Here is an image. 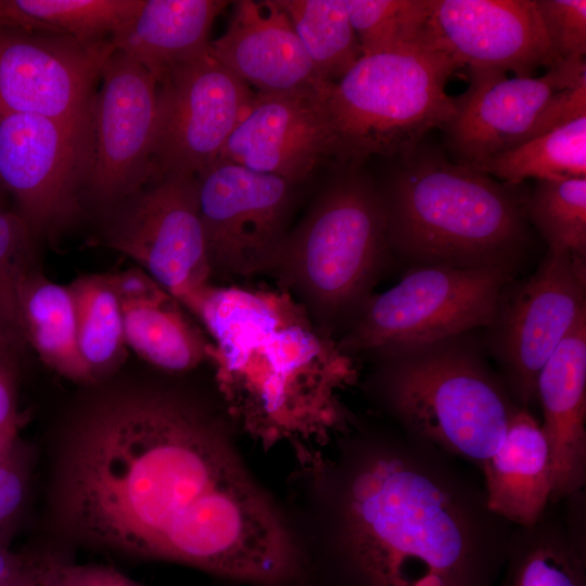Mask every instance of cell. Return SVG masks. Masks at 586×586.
<instances>
[{"label": "cell", "instance_id": "9", "mask_svg": "<svg viewBox=\"0 0 586 586\" xmlns=\"http://www.w3.org/2000/svg\"><path fill=\"white\" fill-rule=\"evenodd\" d=\"M515 277L502 268H410L396 285L369 298L337 345L357 359L484 329L501 289Z\"/></svg>", "mask_w": 586, "mask_h": 586}, {"label": "cell", "instance_id": "41", "mask_svg": "<svg viewBox=\"0 0 586 586\" xmlns=\"http://www.w3.org/2000/svg\"><path fill=\"white\" fill-rule=\"evenodd\" d=\"M15 342L0 330V351L12 352Z\"/></svg>", "mask_w": 586, "mask_h": 586}, {"label": "cell", "instance_id": "29", "mask_svg": "<svg viewBox=\"0 0 586 586\" xmlns=\"http://www.w3.org/2000/svg\"><path fill=\"white\" fill-rule=\"evenodd\" d=\"M277 1L323 82H336L362 56L344 0Z\"/></svg>", "mask_w": 586, "mask_h": 586}, {"label": "cell", "instance_id": "31", "mask_svg": "<svg viewBox=\"0 0 586 586\" xmlns=\"http://www.w3.org/2000/svg\"><path fill=\"white\" fill-rule=\"evenodd\" d=\"M362 56L385 53L423 37L433 0H344Z\"/></svg>", "mask_w": 586, "mask_h": 586}, {"label": "cell", "instance_id": "8", "mask_svg": "<svg viewBox=\"0 0 586 586\" xmlns=\"http://www.w3.org/2000/svg\"><path fill=\"white\" fill-rule=\"evenodd\" d=\"M469 87L454 97L442 128L454 162L472 166L586 116V65L568 60L538 77L469 68Z\"/></svg>", "mask_w": 586, "mask_h": 586}, {"label": "cell", "instance_id": "40", "mask_svg": "<svg viewBox=\"0 0 586 586\" xmlns=\"http://www.w3.org/2000/svg\"><path fill=\"white\" fill-rule=\"evenodd\" d=\"M10 586H34V575L29 553H23L22 566Z\"/></svg>", "mask_w": 586, "mask_h": 586}, {"label": "cell", "instance_id": "25", "mask_svg": "<svg viewBox=\"0 0 586 586\" xmlns=\"http://www.w3.org/2000/svg\"><path fill=\"white\" fill-rule=\"evenodd\" d=\"M22 335L52 370L75 382L90 384L78 341L75 302L69 285L28 269L18 288Z\"/></svg>", "mask_w": 586, "mask_h": 586}, {"label": "cell", "instance_id": "20", "mask_svg": "<svg viewBox=\"0 0 586 586\" xmlns=\"http://www.w3.org/2000/svg\"><path fill=\"white\" fill-rule=\"evenodd\" d=\"M536 398L556 502L586 487V309L540 369Z\"/></svg>", "mask_w": 586, "mask_h": 586}, {"label": "cell", "instance_id": "23", "mask_svg": "<svg viewBox=\"0 0 586 586\" xmlns=\"http://www.w3.org/2000/svg\"><path fill=\"white\" fill-rule=\"evenodd\" d=\"M488 508L515 526H531L549 504L550 454L540 423L520 407L481 470Z\"/></svg>", "mask_w": 586, "mask_h": 586}, {"label": "cell", "instance_id": "15", "mask_svg": "<svg viewBox=\"0 0 586 586\" xmlns=\"http://www.w3.org/2000/svg\"><path fill=\"white\" fill-rule=\"evenodd\" d=\"M111 39L81 41L0 25V117L43 116L92 129Z\"/></svg>", "mask_w": 586, "mask_h": 586}, {"label": "cell", "instance_id": "14", "mask_svg": "<svg viewBox=\"0 0 586 586\" xmlns=\"http://www.w3.org/2000/svg\"><path fill=\"white\" fill-rule=\"evenodd\" d=\"M156 84L153 179L196 177L218 157L255 91L209 52L173 67Z\"/></svg>", "mask_w": 586, "mask_h": 586}, {"label": "cell", "instance_id": "39", "mask_svg": "<svg viewBox=\"0 0 586 586\" xmlns=\"http://www.w3.org/2000/svg\"><path fill=\"white\" fill-rule=\"evenodd\" d=\"M18 428L0 429V462L5 459L18 443Z\"/></svg>", "mask_w": 586, "mask_h": 586}, {"label": "cell", "instance_id": "28", "mask_svg": "<svg viewBox=\"0 0 586 586\" xmlns=\"http://www.w3.org/2000/svg\"><path fill=\"white\" fill-rule=\"evenodd\" d=\"M468 167L511 184H520L527 178L536 180L585 178L586 116Z\"/></svg>", "mask_w": 586, "mask_h": 586}, {"label": "cell", "instance_id": "36", "mask_svg": "<svg viewBox=\"0 0 586 586\" xmlns=\"http://www.w3.org/2000/svg\"><path fill=\"white\" fill-rule=\"evenodd\" d=\"M66 582L67 586H139L112 568L72 562L66 568Z\"/></svg>", "mask_w": 586, "mask_h": 586}, {"label": "cell", "instance_id": "35", "mask_svg": "<svg viewBox=\"0 0 586 586\" xmlns=\"http://www.w3.org/2000/svg\"><path fill=\"white\" fill-rule=\"evenodd\" d=\"M11 353L0 351V429H20L23 422L17 411L16 372Z\"/></svg>", "mask_w": 586, "mask_h": 586}, {"label": "cell", "instance_id": "6", "mask_svg": "<svg viewBox=\"0 0 586 586\" xmlns=\"http://www.w3.org/2000/svg\"><path fill=\"white\" fill-rule=\"evenodd\" d=\"M392 259L378 183L345 165L290 229L268 276L337 340Z\"/></svg>", "mask_w": 586, "mask_h": 586}, {"label": "cell", "instance_id": "12", "mask_svg": "<svg viewBox=\"0 0 586 586\" xmlns=\"http://www.w3.org/2000/svg\"><path fill=\"white\" fill-rule=\"evenodd\" d=\"M196 181L213 276L268 275L290 231L300 186L224 160L211 163Z\"/></svg>", "mask_w": 586, "mask_h": 586}, {"label": "cell", "instance_id": "37", "mask_svg": "<svg viewBox=\"0 0 586 586\" xmlns=\"http://www.w3.org/2000/svg\"><path fill=\"white\" fill-rule=\"evenodd\" d=\"M34 586H67L66 568L71 561L58 552L29 553Z\"/></svg>", "mask_w": 586, "mask_h": 586}, {"label": "cell", "instance_id": "3", "mask_svg": "<svg viewBox=\"0 0 586 586\" xmlns=\"http://www.w3.org/2000/svg\"><path fill=\"white\" fill-rule=\"evenodd\" d=\"M188 311L213 343L209 362L231 422L304 470L322 471L327 450L355 421L344 397L359 382L357 359L277 285L212 283Z\"/></svg>", "mask_w": 586, "mask_h": 586}, {"label": "cell", "instance_id": "13", "mask_svg": "<svg viewBox=\"0 0 586 586\" xmlns=\"http://www.w3.org/2000/svg\"><path fill=\"white\" fill-rule=\"evenodd\" d=\"M92 129L27 114L0 117V183L14 194L35 235H51L82 214Z\"/></svg>", "mask_w": 586, "mask_h": 586}, {"label": "cell", "instance_id": "34", "mask_svg": "<svg viewBox=\"0 0 586 586\" xmlns=\"http://www.w3.org/2000/svg\"><path fill=\"white\" fill-rule=\"evenodd\" d=\"M29 485V460L16 444L0 462V543L8 544L25 506Z\"/></svg>", "mask_w": 586, "mask_h": 586}, {"label": "cell", "instance_id": "24", "mask_svg": "<svg viewBox=\"0 0 586 586\" xmlns=\"http://www.w3.org/2000/svg\"><path fill=\"white\" fill-rule=\"evenodd\" d=\"M119 301L126 344L141 359L168 374H182L209 362L211 339L161 285Z\"/></svg>", "mask_w": 586, "mask_h": 586}, {"label": "cell", "instance_id": "21", "mask_svg": "<svg viewBox=\"0 0 586 586\" xmlns=\"http://www.w3.org/2000/svg\"><path fill=\"white\" fill-rule=\"evenodd\" d=\"M497 586H586L585 489L514 526Z\"/></svg>", "mask_w": 586, "mask_h": 586}, {"label": "cell", "instance_id": "5", "mask_svg": "<svg viewBox=\"0 0 586 586\" xmlns=\"http://www.w3.org/2000/svg\"><path fill=\"white\" fill-rule=\"evenodd\" d=\"M488 357L476 330L377 352L364 388L394 424L481 473L521 407Z\"/></svg>", "mask_w": 586, "mask_h": 586}, {"label": "cell", "instance_id": "32", "mask_svg": "<svg viewBox=\"0 0 586 586\" xmlns=\"http://www.w3.org/2000/svg\"><path fill=\"white\" fill-rule=\"evenodd\" d=\"M33 235L21 215L0 208V330L15 343L23 337L18 288L30 269Z\"/></svg>", "mask_w": 586, "mask_h": 586}, {"label": "cell", "instance_id": "26", "mask_svg": "<svg viewBox=\"0 0 586 586\" xmlns=\"http://www.w3.org/2000/svg\"><path fill=\"white\" fill-rule=\"evenodd\" d=\"M142 0H0V25L81 41L111 39Z\"/></svg>", "mask_w": 586, "mask_h": 586}, {"label": "cell", "instance_id": "10", "mask_svg": "<svg viewBox=\"0 0 586 586\" xmlns=\"http://www.w3.org/2000/svg\"><path fill=\"white\" fill-rule=\"evenodd\" d=\"M586 309V257L547 250L536 269L500 291L482 340L512 398L537 402L540 369Z\"/></svg>", "mask_w": 586, "mask_h": 586}, {"label": "cell", "instance_id": "42", "mask_svg": "<svg viewBox=\"0 0 586 586\" xmlns=\"http://www.w3.org/2000/svg\"><path fill=\"white\" fill-rule=\"evenodd\" d=\"M3 189H4V188H3L2 184L0 183V208H2L1 203H2Z\"/></svg>", "mask_w": 586, "mask_h": 586}, {"label": "cell", "instance_id": "33", "mask_svg": "<svg viewBox=\"0 0 586 586\" xmlns=\"http://www.w3.org/2000/svg\"><path fill=\"white\" fill-rule=\"evenodd\" d=\"M550 47L561 61L583 60L586 53V1L535 0Z\"/></svg>", "mask_w": 586, "mask_h": 586}, {"label": "cell", "instance_id": "7", "mask_svg": "<svg viewBox=\"0 0 586 586\" xmlns=\"http://www.w3.org/2000/svg\"><path fill=\"white\" fill-rule=\"evenodd\" d=\"M459 66L429 37L392 52L361 56L319 98L341 166L374 155L398 157L455 114L446 91Z\"/></svg>", "mask_w": 586, "mask_h": 586}, {"label": "cell", "instance_id": "1", "mask_svg": "<svg viewBox=\"0 0 586 586\" xmlns=\"http://www.w3.org/2000/svg\"><path fill=\"white\" fill-rule=\"evenodd\" d=\"M55 511L82 543L240 582L279 586L302 569L222 419L170 386L114 390L82 410L61 458Z\"/></svg>", "mask_w": 586, "mask_h": 586}, {"label": "cell", "instance_id": "11", "mask_svg": "<svg viewBox=\"0 0 586 586\" xmlns=\"http://www.w3.org/2000/svg\"><path fill=\"white\" fill-rule=\"evenodd\" d=\"M106 213L105 244L132 259L188 311L213 277L196 177H155Z\"/></svg>", "mask_w": 586, "mask_h": 586}, {"label": "cell", "instance_id": "2", "mask_svg": "<svg viewBox=\"0 0 586 586\" xmlns=\"http://www.w3.org/2000/svg\"><path fill=\"white\" fill-rule=\"evenodd\" d=\"M348 434L340 547L355 586H497L515 525L493 512L473 466L396 424Z\"/></svg>", "mask_w": 586, "mask_h": 586}, {"label": "cell", "instance_id": "22", "mask_svg": "<svg viewBox=\"0 0 586 586\" xmlns=\"http://www.w3.org/2000/svg\"><path fill=\"white\" fill-rule=\"evenodd\" d=\"M222 0H142L137 13L112 37L114 49L139 63L157 82L173 67L209 50Z\"/></svg>", "mask_w": 586, "mask_h": 586}, {"label": "cell", "instance_id": "30", "mask_svg": "<svg viewBox=\"0 0 586 586\" xmlns=\"http://www.w3.org/2000/svg\"><path fill=\"white\" fill-rule=\"evenodd\" d=\"M525 211L547 250L586 257V177L537 180Z\"/></svg>", "mask_w": 586, "mask_h": 586}, {"label": "cell", "instance_id": "18", "mask_svg": "<svg viewBox=\"0 0 586 586\" xmlns=\"http://www.w3.org/2000/svg\"><path fill=\"white\" fill-rule=\"evenodd\" d=\"M216 160L301 186L329 161L337 144L319 97L255 92Z\"/></svg>", "mask_w": 586, "mask_h": 586}, {"label": "cell", "instance_id": "16", "mask_svg": "<svg viewBox=\"0 0 586 586\" xmlns=\"http://www.w3.org/2000/svg\"><path fill=\"white\" fill-rule=\"evenodd\" d=\"M101 82L92 110V162L85 196L107 212L153 179L157 84L116 50Z\"/></svg>", "mask_w": 586, "mask_h": 586}, {"label": "cell", "instance_id": "17", "mask_svg": "<svg viewBox=\"0 0 586 586\" xmlns=\"http://www.w3.org/2000/svg\"><path fill=\"white\" fill-rule=\"evenodd\" d=\"M426 33L458 66L533 77L562 63L535 0H433Z\"/></svg>", "mask_w": 586, "mask_h": 586}, {"label": "cell", "instance_id": "19", "mask_svg": "<svg viewBox=\"0 0 586 586\" xmlns=\"http://www.w3.org/2000/svg\"><path fill=\"white\" fill-rule=\"evenodd\" d=\"M209 54L255 92L320 97L323 82L277 0H238Z\"/></svg>", "mask_w": 586, "mask_h": 586}, {"label": "cell", "instance_id": "27", "mask_svg": "<svg viewBox=\"0 0 586 586\" xmlns=\"http://www.w3.org/2000/svg\"><path fill=\"white\" fill-rule=\"evenodd\" d=\"M77 341L90 384L111 377L126 357L122 305L111 273L85 275L71 284Z\"/></svg>", "mask_w": 586, "mask_h": 586}, {"label": "cell", "instance_id": "38", "mask_svg": "<svg viewBox=\"0 0 586 586\" xmlns=\"http://www.w3.org/2000/svg\"><path fill=\"white\" fill-rule=\"evenodd\" d=\"M23 563V553L13 552L8 544L0 543V586H10Z\"/></svg>", "mask_w": 586, "mask_h": 586}, {"label": "cell", "instance_id": "4", "mask_svg": "<svg viewBox=\"0 0 586 586\" xmlns=\"http://www.w3.org/2000/svg\"><path fill=\"white\" fill-rule=\"evenodd\" d=\"M378 184L393 259L408 269L502 268L514 276L530 255L527 195L520 184L450 161L423 142Z\"/></svg>", "mask_w": 586, "mask_h": 586}]
</instances>
